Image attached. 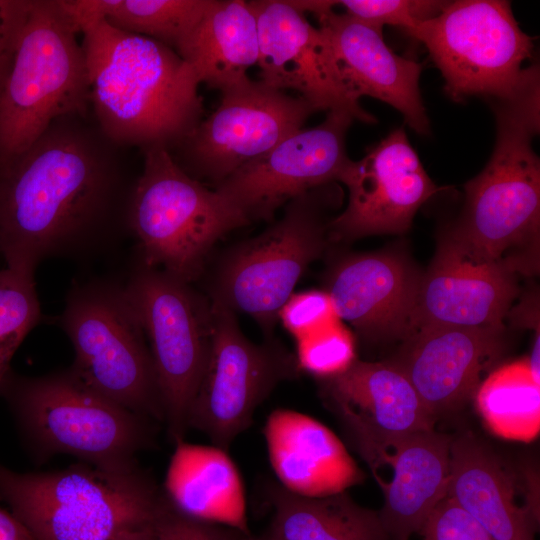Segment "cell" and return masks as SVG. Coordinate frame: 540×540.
<instances>
[{
    "label": "cell",
    "instance_id": "34",
    "mask_svg": "<svg viewBox=\"0 0 540 540\" xmlns=\"http://www.w3.org/2000/svg\"><path fill=\"white\" fill-rule=\"evenodd\" d=\"M419 533L423 540H494L447 495L432 511Z\"/></svg>",
    "mask_w": 540,
    "mask_h": 540
},
{
    "label": "cell",
    "instance_id": "10",
    "mask_svg": "<svg viewBox=\"0 0 540 540\" xmlns=\"http://www.w3.org/2000/svg\"><path fill=\"white\" fill-rule=\"evenodd\" d=\"M123 288L151 352L168 438L177 444L209 357L211 302L191 283L140 262Z\"/></svg>",
    "mask_w": 540,
    "mask_h": 540
},
{
    "label": "cell",
    "instance_id": "14",
    "mask_svg": "<svg viewBox=\"0 0 540 540\" xmlns=\"http://www.w3.org/2000/svg\"><path fill=\"white\" fill-rule=\"evenodd\" d=\"M354 118L329 111L325 120L300 129L215 185V191L249 222L275 211L311 189L337 182L350 162L346 133Z\"/></svg>",
    "mask_w": 540,
    "mask_h": 540
},
{
    "label": "cell",
    "instance_id": "2",
    "mask_svg": "<svg viewBox=\"0 0 540 540\" xmlns=\"http://www.w3.org/2000/svg\"><path fill=\"white\" fill-rule=\"evenodd\" d=\"M80 32L90 104L107 140L168 149L200 123V83L176 51L105 20Z\"/></svg>",
    "mask_w": 540,
    "mask_h": 540
},
{
    "label": "cell",
    "instance_id": "37",
    "mask_svg": "<svg viewBox=\"0 0 540 540\" xmlns=\"http://www.w3.org/2000/svg\"><path fill=\"white\" fill-rule=\"evenodd\" d=\"M0 540H34L31 533L14 514L0 507Z\"/></svg>",
    "mask_w": 540,
    "mask_h": 540
},
{
    "label": "cell",
    "instance_id": "17",
    "mask_svg": "<svg viewBox=\"0 0 540 540\" xmlns=\"http://www.w3.org/2000/svg\"><path fill=\"white\" fill-rule=\"evenodd\" d=\"M516 274L448 229L420 277L412 333L427 327L504 326L518 292Z\"/></svg>",
    "mask_w": 540,
    "mask_h": 540
},
{
    "label": "cell",
    "instance_id": "30",
    "mask_svg": "<svg viewBox=\"0 0 540 540\" xmlns=\"http://www.w3.org/2000/svg\"><path fill=\"white\" fill-rule=\"evenodd\" d=\"M41 318L35 274L0 269V384L15 352Z\"/></svg>",
    "mask_w": 540,
    "mask_h": 540
},
{
    "label": "cell",
    "instance_id": "8",
    "mask_svg": "<svg viewBox=\"0 0 540 540\" xmlns=\"http://www.w3.org/2000/svg\"><path fill=\"white\" fill-rule=\"evenodd\" d=\"M331 184L294 197L277 222L226 250L210 277L209 300L250 315L273 336L281 307L330 239L324 209Z\"/></svg>",
    "mask_w": 540,
    "mask_h": 540
},
{
    "label": "cell",
    "instance_id": "18",
    "mask_svg": "<svg viewBox=\"0 0 540 540\" xmlns=\"http://www.w3.org/2000/svg\"><path fill=\"white\" fill-rule=\"evenodd\" d=\"M257 20L260 81L278 90L297 91L316 111H344L372 124L346 87L330 43L320 28L285 0L249 1Z\"/></svg>",
    "mask_w": 540,
    "mask_h": 540
},
{
    "label": "cell",
    "instance_id": "39",
    "mask_svg": "<svg viewBox=\"0 0 540 540\" xmlns=\"http://www.w3.org/2000/svg\"><path fill=\"white\" fill-rule=\"evenodd\" d=\"M251 540H269V539H268L267 537H265V536L263 535V536H261V537H257V538H255V537H252V539H251Z\"/></svg>",
    "mask_w": 540,
    "mask_h": 540
},
{
    "label": "cell",
    "instance_id": "13",
    "mask_svg": "<svg viewBox=\"0 0 540 540\" xmlns=\"http://www.w3.org/2000/svg\"><path fill=\"white\" fill-rule=\"evenodd\" d=\"M217 109L180 143L194 175L215 185L302 129L316 109L261 81L221 90Z\"/></svg>",
    "mask_w": 540,
    "mask_h": 540
},
{
    "label": "cell",
    "instance_id": "23",
    "mask_svg": "<svg viewBox=\"0 0 540 540\" xmlns=\"http://www.w3.org/2000/svg\"><path fill=\"white\" fill-rule=\"evenodd\" d=\"M447 496L494 540H535L539 512L519 505L516 476L471 434L452 437Z\"/></svg>",
    "mask_w": 540,
    "mask_h": 540
},
{
    "label": "cell",
    "instance_id": "36",
    "mask_svg": "<svg viewBox=\"0 0 540 540\" xmlns=\"http://www.w3.org/2000/svg\"><path fill=\"white\" fill-rule=\"evenodd\" d=\"M28 0H0V89L26 17Z\"/></svg>",
    "mask_w": 540,
    "mask_h": 540
},
{
    "label": "cell",
    "instance_id": "12",
    "mask_svg": "<svg viewBox=\"0 0 540 540\" xmlns=\"http://www.w3.org/2000/svg\"><path fill=\"white\" fill-rule=\"evenodd\" d=\"M211 306V347L187 427L227 451L276 386L295 379L301 370L295 354L276 338L254 343L241 331L236 313L216 303Z\"/></svg>",
    "mask_w": 540,
    "mask_h": 540
},
{
    "label": "cell",
    "instance_id": "27",
    "mask_svg": "<svg viewBox=\"0 0 540 540\" xmlns=\"http://www.w3.org/2000/svg\"><path fill=\"white\" fill-rule=\"evenodd\" d=\"M272 509L269 540H390L379 512L356 503L345 492L310 498L279 483L264 488Z\"/></svg>",
    "mask_w": 540,
    "mask_h": 540
},
{
    "label": "cell",
    "instance_id": "6",
    "mask_svg": "<svg viewBox=\"0 0 540 540\" xmlns=\"http://www.w3.org/2000/svg\"><path fill=\"white\" fill-rule=\"evenodd\" d=\"M61 0H28L0 89V166L25 152L56 120L90 104L85 53Z\"/></svg>",
    "mask_w": 540,
    "mask_h": 540
},
{
    "label": "cell",
    "instance_id": "29",
    "mask_svg": "<svg viewBox=\"0 0 540 540\" xmlns=\"http://www.w3.org/2000/svg\"><path fill=\"white\" fill-rule=\"evenodd\" d=\"M477 409L497 436L531 441L540 430V382L527 359L498 367L481 382L475 395Z\"/></svg>",
    "mask_w": 540,
    "mask_h": 540
},
{
    "label": "cell",
    "instance_id": "9",
    "mask_svg": "<svg viewBox=\"0 0 540 540\" xmlns=\"http://www.w3.org/2000/svg\"><path fill=\"white\" fill-rule=\"evenodd\" d=\"M57 325L74 350L73 371L121 406L157 423L164 412L151 352L123 285H74Z\"/></svg>",
    "mask_w": 540,
    "mask_h": 540
},
{
    "label": "cell",
    "instance_id": "25",
    "mask_svg": "<svg viewBox=\"0 0 540 540\" xmlns=\"http://www.w3.org/2000/svg\"><path fill=\"white\" fill-rule=\"evenodd\" d=\"M163 492L171 506L188 518L249 533L242 480L227 451L178 442Z\"/></svg>",
    "mask_w": 540,
    "mask_h": 540
},
{
    "label": "cell",
    "instance_id": "1",
    "mask_svg": "<svg viewBox=\"0 0 540 540\" xmlns=\"http://www.w3.org/2000/svg\"><path fill=\"white\" fill-rule=\"evenodd\" d=\"M76 117L56 120L0 166V255L6 267L35 274L46 259L89 255L113 237L120 174Z\"/></svg>",
    "mask_w": 540,
    "mask_h": 540
},
{
    "label": "cell",
    "instance_id": "33",
    "mask_svg": "<svg viewBox=\"0 0 540 540\" xmlns=\"http://www.w3.org/2000/svg\"><path fill=\"white\" fill-rule=\"evenodd\" d=\"M278 320L298 341L340 320L326 291L293 293L281 307Z\"/></svg>",
    "mask_w": 540,
    "mask_h": 540
},
{
    "label": "cell",
    "instance_id": "11",
    "mask_svg": "<svg viewBox=\"0 0 540 540\" xmlns=\"http://www.w3.org/2000/svg\"><path fill=\"white\" fill-rule=\"evenodd\" d=\"M405 31L426 46L454 101L508 94L533 49L503 0L448 1L439 14Z\"/></svg>",
    "mask_w": 540,
    "mask_h": 540
},
{
    "label": "cell",
    "instance_id": "7",
    "mask_svg": "<svg viewBox=\"0 0 540 540\" xmlns=\"http://www.w3.org/2000/svg\"><path fill=\"white\" fill-rule=\"evenodd\" d=\"M125 222L137 240L140 263L191 284L203 275L216 242L250 223L161 146L144 149L143 170L128 195Z\"/></svg>",
    "mask_w": 540,
    "mask_h": 540
},
{
    "label": "cell",
    "instance_id": "4",
    "mask_svg": "<svg viewBox=\"0 0 540 540\" xmlns=\"http://www.w3.org/2000/svg\"><path fill=\"white\" fill-rule=\"evenodd\" d=\"M0 498L34 540H125L155 526L169 507L140 466L110 471L86 463L28 473L0 464Z\"/></svg>",
    "mask_w": 540,
    "mask_h": 540
},
{
    "label": "cell",
    "instance_id": "19",
    "mask_svg": "<svg viewBox=\"0 0 540 540\" xmlns=\"http://www.w3.org/2000/svg\"><path fill=\"white\" fill-rule=\"evenodd\" d=\"M503 345L504 326L427 327L407 337L389 362L404 373L437 419L474 397Z\"/></svg>",
    "mask_w": 540,
    "mask_h": 540
},
{
    "label": "cell",
    "instance_id": "22",
    "mask_svg": "<svg viewBox=\"0 0 540 540\" xmlns=\"http://www.w3.org/2000/svg\"><path fill=\"white\" fill-rule=\"evenodd\" d=\"M263 434L279 484L296 495L326 497L364 480L340 439L310 416L276 409L269 414Z\"/></svg>",
    "mask_w": 540,
    "mask_h": 540
},
{
    "label": "cell",
    "instance_id": "5",
    "mask_svg": "<svg viewBox=\"0 0 540 540\" xmlns=\"http://www.w3.org/2000/svg\"><path fill=\"white\" fill-rule=\"evenodd\" d=\"M0 395L38 464L66 454L97 468L128 471L139 467L136 455L155 443L156 421L99 393L71 367L36 377L10 370Z\"/></svg>",
    "mask_w": 540,
    "mask_h": 540
},
{
    "label": "cell",
    "instance_id": "16",
    "mask_svg": "<svg viewBox=\"0 0 540 540\" xmlns=\"http://www.w3.org/2000/svg\"><path fill=\"white\" fill-rule=\"evenodd\" d=\"M319 379L326 406L339 418L374 474L399 442L434 429L437 419L391 362L356 359L342 373Z\"/></svg>",
    "mask_w": 540,
    "mask_h": 540
},
{
    "label": "cell",
    "instance_id": "28",
    "mask_svg": "<svg viewBox=\"0 0 540 540\" xmlns=\"http://www.w3.org/2000/svg\"><path fill=\"white\" fill-rule=\"evenodd\" d=\"M213 0H66L78 30L105 20L113 27L154 39L177 51Z\"/></svg>",
    "mask_w": 540,
    "mask_h": 540
},
{
    "label": "cell",
    "instance_id": "21",
    "mask_svg": "<svg viewBox=\"0 0 540 540\" xmlns=\"http://www.w3.org/2000/svg\"><path fill=\"white\" fill-rule=\"evenodd\" d=\"M420 277L400 254H357L333 266L325 291L339 319L362 338L404 341L412 333Z\"/></svg>",
    "mask_w": 540,
    "mask_h": 540
},
{
    "label": "cell",
    "instance_id": "15",
    "mask_svg": "<svg viewBox=\"0 0 540 540\" xmlns=\"http://www.w3.org/2000/svg\"><path fill=\"white\" fill-rule=\"evenodd\" d=\"M338 181L349 195L345 210L329 222V237L336 241L404 233L419 207L440 191L403 128L393 130L359 161L350 160Z\"/></svg>",
    "mask_w": 540,
    "mask_h": 540
},
{
    "label": "cell",
    "instance_id": "26",
    "mask_svg": "<svg viewBox=\"0 0 540 540\" xmlns=\"http://www.w3.org/2000/svg\"><path fill=\"white\" fill-rule=\"evenodd\" d=\"M176 52L199 83L211 88L221 91L245 80L259 58L257 20L250 3L213 0Z\"/></svg>",
    "mask_w": 540,
    "mask_h": 540
},
{
    "label": "cell",
    "instance_id": "35",
    "mask_svg": "<svg viewBox=\"0 0 540 540\" xmlns=\"http://www.w3.org/2000/svg\"><path fill=\"white\" fill-rule=\"evenodd\" d=\"M170 504V503H169ZM249 533L229 526L197 521L177 512L171 504L158 526V540H251Z\"/></svg>",
    "mask_w": 540,
    "mask_h": 540
},
{
    "label": "cell",
    "instance_id": "20",
    "mask_svg": "<svg viewBox=\"0 0 540 540\" xmlns=\"http://www.w3.org/2000/svg\"><path fill=\"white\" fill-rule=\"evenodd\" d=\"M321 4L314 15L351 95L357 100L362 96L381 100L397 109L415 132L429 134V119L419 89L422 64L390 49L382 28L336 13L333 1Z\"/></svg>",
    "mask_w": 540,
    "mask_h": 540
},
{
    "label": "cell",
    "instance_id": "24",
    "mask_svg": "<svg viewBox=\"0 0 540 540\" xmlns=\"http://www.w3.org/2000/svg\"><path fill=\"white\" fill-rule=\"evenodd\" d=\"M451 439L435 429L419 431L399 442L384 459L382 466H390L392 472L390 480L380 483L384 503L378 512L390 540H409L419 533L446 497Z\"/></svg>",
    "mask_w": 540,
    "mask_h": 540
},
{
    "label": "cell",
    "instance_id": "32",
    "mask_svg": "<svg viewBox=\"0 0 540 540\" xmlns=\"http://www.w3.org/2000/svg\"><path fill=\"white\" fill-rule=\"evenodd\" d=\"M448 1L439 0H342L345 13L367 24L383 28L385 24L408 30L439 14Z\"/></svg>",
    "mask_w": 540,
    "mask_h": 540
},
{
    "label": "cell",
    "instance_id": "31",
    "mask_svg": "<svg viewBox=\"0 0 540 540\" xmlns=\"http://www.w3.org/2000/svg\"><path fill=\"white\" fill-rule=\"evenodd\" d=\"M295 353L300 370L318 378L345 371L357 358L352 333L341 320L296 341Z\"/></svg>",
    "mask_w": 540,
    "mask_h": 540
},
{
    "label": "cell",
    "instance_id": "38",
    "mask_svg": "<svg viewBox=\"0 0 540 540\" xmlns=\"http://www.w3.org/2000/svg\"><path fill=\"white\" fill-rule=\"evenodd\" d=\"M159 522L155 526H153L151 528H148V529H145V530H142V531H139V532L131 535L130 537L126 538L125 540H158Z\"/></svg>",
    "mask_w": 540,
    "mask_h": 540
},
{
    "label": "cell",
    "instance_id": "3",
    "mask_svg": "<svg viewBox=\"0 0 540 540\" xmlns=\"http://www.w3.org/2000/svg\"><path fill=\"white\" fill-rule=\"evenodd\" d=\"M496 141L485 168L465 184L460 219L449 228L483 254L529 273L526 250L536 252L540 228V161L532 140L540 129V73L524 69L508 94L487 99Z\"/></svg>",
    "mask_w": 540,
    "mask_h": 540
}]
</instances>
